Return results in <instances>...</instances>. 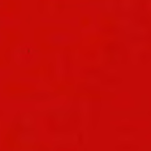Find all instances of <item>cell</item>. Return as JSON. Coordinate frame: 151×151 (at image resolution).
Masks as SVG:
<instances>
[{"instance_id":"obj_3","label":"cell","mask_w":151,"mask_h":151,"mask_svg":"<svg viewBox=\"0 0 151 151\" xmlns=\"http://www.w3.org/2000/svg\"><path fill=\"white\" fill-rule=\"evenodd\" d=\"M118 48H119V46L118 45H116V43H110L109 46H107V50L109 51V52H114V51L118 50Z\"/></svg>"},{"instance_id":"obj_1","label":"cell","mask_w":151,"mask_h":151,"mask_svg":"<svg viewBox=\"0 0 151 151\" xmlns=\"http://www.w3.org/2000/svg\"><path fill=\"white\" fill-rule=\"evenodd\" d=\"M116 149L119 151H134L138 149V146L136 145H119V146H116Z\"/></svg>"},{"instance_id":"obj_2","label":"cell","mask_w":151,"mask_h":151,"mask_svg":"<svg viewBox=\"0 0 151 151\" xmlns=\"http://www.w3.org/2000/svg\"><path fill=\"white\" fill-rule=\"evenodd\" d=\"M117 132H124V134H126V132H136L137 130V128H134V127H118Z\"/></svg>"},{"instance_id":"obj_4","label":"cell","mask_w":151,"mask_h":151,"mask_svg":"<svg viewBox=\"0 0 151 151\" xmlns=\"http://www.w3.org/2000/svg\"><path fill=\"white\" fill-rule=\"evenodd\" d=\"M107 83H117V82H121V79H108Z\"/></svg>"},{"instance_id":"obj_5","label":"cell","mask_w":151,"mask_h":151,"mask_svg":"<svg viewBox=\"0 0 151 151\" xmlns=\"http://www.w3.org/2000/svg\"><path fill=\"white\" fill-rule=\"evenodd\" d=\"M141 22H145V23H148V20L144 19V17H141Z\"/></svg>"}]
</instances>
